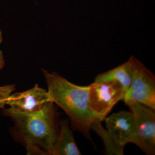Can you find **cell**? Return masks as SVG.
Instances as JSON below:
<instances>
[{
    "mask_svg": "<svg viewBox=\"0 0 155 155\" xmlns=\"http://www.w3.org/2000/svg\"><path fill=\"white\" fill-rule=\"evenodd\" d=\"M106 129L115 144L124 150L129 143L136 144L137 127L135 118L131 112L122 111L106 118Z\"/></svg>",
    "mask_w": 155,
    "mask_h": 155,
    "instance_id": "6",
    "label": "cell"
},
{
    "mask_svg": "<svg viewBox=\"0 0 155 155\" xmlns=\"http://www.w3.org/2000/svg\"><path fill=\"white\" fill-rule=\"evenodd\" d=\"M52 102L48 91L36 84L26 91L11 94L6 105L17 112L32 114L41 111Z\"/></svg>",
    "mask_w": 155,
    "mask_h": 155,
    "instance_id": "7",
    "label": "cell"
},
{
    "mask_svg": "<svg viewBox=\"0 0 155 155\" xmlns=\"http://www.w3.org/2000/svg\"><path fill=\"white\" fill-rule=\"evenodd\" d=\"M60 126L59 135L49 151V155H81L69 128L68 120L61 121Z\"/></svg>",
    "mask_w": 155,
    "mask_h": 155,
    "instance_id": "8",
    "label": "cell"
},
{
    "mask_svg": "<svg viewBox=\"0 0 155 155\" xmlns=\"http://www.w3.org/2000/svg\"><path fill=\"white\" fill-rule=\"evenodd\" d=\"M135 118L136 145L147 155L155 154V110L137 102L127 104Z\"/></svg>",
    "mask_w": 155,
    "mask_h": 155,
    "instance_id": "5",
    "label": "cell"
},
{
    "mask_svg": "<svg viewBox=\"0 0 155 155\" xmlns=\"http://www.w3.org/2000/svg\"><path fill=\"white\" fill-rule=\"evenodd\" d=\"M111 80L118 81L122 85L125 96L131 81V64L129 59L124 64L114 69L98 74L94 81Z\"/></svg>",
    "mask_w": 155,
    "mask_h": 155,
    "instance_id": "9",
    "label": "cell"
},
{
    "mask_svg": "<svg viewBox=\"0 0 155 155\" xmlns=\"http://www.w3.org/2000/svg\"><path fill=\"white\" fill-rule=\"evenodd\" d=\"M47 84L51 101L60 107L69 117L73 129L92 141L91 130H93L102 140L109 137L107 129L100 119L92 113L88 105V86H79L70 82L56 72L42 69Z\"/></svg>",
    "mask_w": 155,
    "mask_h": 155,
    "instance_id": "1",
    "label": "cell"
},
{
    "mask_svg": "<svg viewBox=\"0 0 155 155\" xmlns=\"http://www.w3.org/2000/svg\"><path fill=\"white\" fill-rule=\"evenodd\" d=\"M131 81L123 101L127 104L137 102L155 110V76L134 56L129 58Z\"/></svg>",
    "mask_w": 155,
    "mask_h": 155,
    "instance_id": "3",
    "label": "cell"
},
{
    "mask_svg": "<svg viewBox=\"0 0 155 155\" xmlns=\"http://www.w3.org/2000/svg\"><path fill=\"white\" fill-rule=\"evenodd\" d=\"M15 90L14 84L0 87V109H4L7 100Z\"/></svg>",
    "mask_w": 155,
    "mask_h": 155,
    "instance_id": "10",
    "label": "cell"
},
{
    "mask_svg": "<svg viewBox=\"0 0 155 155\" xmlns=\"http://www.w3.org/2000/svg\"><path fill=\"white\" fill-rule=\"evenodd\" d=\"M5 65V59L2 51L0 50V70L4 68Z\"/></svg>",
    "mask_w": 155,
    "mask_h": 155,
    "instance_id": "12",
    "label": "cell"
},
{
    "mask_svg": "<svg viewBox=\"0 0 155 155\" xmlns=\"http://www.w3.org/2000/svg\"><path fill=\"white\" fill-rule=\"evenodd\" d=\"M124 97L123 87L115 81H94L89 85V107L102 121L119 101H123Z\"/></svg>",
    "mask_w": 155,
    "mask_h": 155,
    "instance_id": "4",
    "label": "cell"
},
{
    "mask_svg": "<svg viewBox=\"0 0 155 155\" xmlns=\"http://www.w3.org/2000/svg\"><path fill=\"white\" fill-rule=\"evenodd\" d=\"M2 113L14 121L15 125L11 131L15 138L24 143L30 142L37 145L49 155L59 134L54 103L34 114H23L11 108H4Z\"/></svg>",
    "mask_w": 155,
    "mask_h": 155,
    "instance_id": "2",
    "label": "cell"
},
{
    "mask_svg": "<svg viewBox=\"0 0 155 155\" xmlns=\"http://www.w3.org/2000/svg\"><path fill=\"white\" fill-rule=\"evenodd\" d=\"M25 144L27 155H49L48 152L42 149L37 145L30 142H25Z\"/></svg>",
    "mask_w": 155,
    "mask_h": 155,
    "instance_id": "11",
    "label": "cell"
},
{
    "mask_svg": "<svg viewBox=\"0 0 155 155\" xmlns=\"http://www.w3.org/2000/svg\"><path fill=\"white\" fill-rule=\"evenodd\" d=\"M3 41V37H2V31L0 30V44Z\"/></svg>",
    "mask_w": 155,
    "mask_h": 155,
    "instance_id": "13",
    "label": "cell"
}]
</instances>
